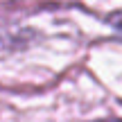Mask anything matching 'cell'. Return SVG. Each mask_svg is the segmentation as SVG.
<instances>
[{"label":"cell","instance_id":"1","mask_svg":"<svg viewBox=\"0 0 122 122\" xmlns=\"http://www.w3.org/2000/svg\"><path fill=\"white\" fill-rule=\"evenodd\" d=\"M113 39L118 41V43H122V20L113 23Z\"/></svg>","mask_w":122,"mask_h":122},{"label":"cell","instance_id":"2","mask_svg":"<svg viewBox=\"0 0 122 122\" xmlns=\"http://www.w3.org/2000/svg\"><path fill=\"white\" fill-rule=\"evenodd\" d=\"M91 122H122L120 118H102V120H91Z\"/></svg>","mask_w":122,"mask_h":122}]
</instances>
